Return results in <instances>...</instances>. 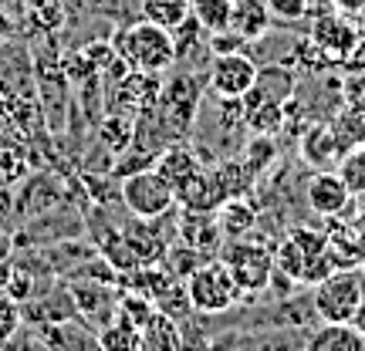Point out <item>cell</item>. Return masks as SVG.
<instances>
[{"label": "cell", "instance_id": "6da1fadb", "mask_svg": "<svg viewBox=\"0 0 365 351\" xmlns=\"http://www.w3.org/2000/svg\"><path fill=\"white\" fill-rule=\"evenodd\" d=\"M115 54L132 68V71H145V75H163L176 65V41L173 31L156 27L149 21H132V24L118 27L112 38Z\"/></svg>", "mask_w": 365, "mask_h": 351}, {"label": "cell", "instance_id": "7a4b0ae2", "mask_svg": "<svg viewBox=\"0 0 365 351\" xmlns=\"http://www.w3.org/2000/svg\"><path fill=\"white\" fill-rule=\"evenodd\" d=\"M274 267L284 271L294 284H318L331 271H339L331 247H328V234H314L308 226H294L284 236V243L274 257Z\"/></svg>", "mask_w": 365, "mask_h": 351}, {"label": "cell", "instance_id": "3957f363", "mask_svg": "<svg viewBox=\"0 0 365 351\" xmlns=\"http://www.w3.org/2000/svg\"><path fill=\"white\" fill-rule=\"evenodd\" d=\"M220 261L227 263V271H230V277L237 281L244 298H254V294L267 290L274 271H277V267H274V250L257 243V240H250V236L227 240Z\"/></svg>", "mask_w": 365, "mask_h": 351}, {"label": "cell", "instance_id": "277c9868", "mask_svg": "<svg viewBox=\"0 0 365 351\" xmlns=\"http://www.w3.org/2000/svg\"><path fill=\"white\" fill-rule=\"evenodd\" d=\"M362 284H359V271L355 267H339L331 271L325 281H318L312 290L314 314L325 325H352L355 311L362 308Z\"/></svg>", "mask_w": 365, "mask_h": 351}, {"label": "cell", "instance_id": "5b68a950", "mask_svg": "<svg viewBox=\"0 0 365 351\" xmlns=\"http://www.w3.org/2000/svg\"><path fill=\"white\" fill-rule=\"evenodd\" d=\"M186 298H190V308L200 314H223L230 311L244 294L230 277L227 263L217 257V261H203L186 277Z\"/></svg>", "mask_w": 365, "mask_h": 351}, {"label": "cell", "instance_id": "8992f818", "mask_svg": "<svg viewBox=\"0 0 365 351\" xmlns=\"http://www.w3.org/2000/svg\"><path fill=\"white\" fill-rule=\"evenodd\" d=\"M122 203L129 209L132 216L139 220H163L173 206H176V193L173 186L163 176H159L153 166L149 169H139V172H129L122 179Z\"/></svg>", "mask_w": 365, "mask_h": 351}, {"label": "cell", "instance_id": "52a82bcc", "mask_svg": "<svg viewBox=\"0 0 365 351\" xmlns=\"http://www.w3.org/2000/svg\"><path fill=\"white\" fill-rule=\"evenodd\" d=\"M257 61L247 51L234 54H217L210 65V88L217 98H244L250 85L257 81Z\"/></svg>", "mask_w": 365, "mask_h": 351}, {"label": "cell", "instance_id": "ba28073f", "mask_svg": "<svg viewBox=\"0 0 365 351\" xmlns=\"http://www.w3.org/2000/svg\"><path fill=\"white\" fill-rule=\"evenodd\" d=\"M298 95V78L294 71L284 65H264L257 68V81L250 85V91L240 98L244 112L250 108H261V105H284Z\"/></svg>", "mask_w": 365, "mask_h": 351}, {"label": "cell", "instance_id": "9c48e42d", "mask_svg": "<svg viewBox=\"0 0 365 351\" xmlns=\"http://www.w3.org/2000/svg\"><path fill=\"white\" fill-rule=\"evenodd\" d=\"M304 199H308L312 213L325 216V220H335L349 209L355 196L349 193V186L341 182V176L335 169H318L304 186Z\"/></svg>", "mask_w": 365, "mask_h": 351}, {"label": "cell", "instance_id": "30bf717a", "mask_svg": "<svg viewBox=\"0 0 365 351\" xmlns=\"http://www.w3.org/2000/svg\"><path fill=\"white\" fill-rule=\"evenodd\" d=\"M362 38V31L349 21V14H322L312 27V41L322 48V51L331 54V61H345V54L352 51L355 44Z\"/></svg>", "mask_w": 365, "mask_h": 351}, {"label": "cell", "instance_id": "8fae6325", "mask_svg": "<svg viewBox=\"0 0 365 351\" xmlns=\"http://www.w3.org/2000/svg\"><path fill=\"white\" fill-rule=\"evenodd\" d=\"M230 196L223 189L217 169H200L176 189V206L182 209H196V213H217Z\"/></svg>", "mask_w": 365, "mask_h": 351}, {"label": "cell", "instance_id": "7c38bea8", "mask_svg": "<svg viewBox=\"0 0 365 351\" xmlns=\"http://www.w3.org/2000/svg\"><path fill=\"white\" fill-rule=\"evenodd\" d=\"M298 149H301V159H304L312 169H331V166L349 152L345 142H339V129L328 125V122H314V125H308L304 135H301Z\"/></svg>", "mask_w": 365, "mask_h": 351}, {"label": "cell", "instance_id": "4fadbf2b", "mask_svg": "<svg viewBox=\"0 0 365 351\" xmlns=\"http://www.w3.org/2000/svg\"><path fill=\"white\" fill-rule=\"evenodd\" d=\"M122 240L129 243L132 257L139 261V267L145 263H159L166 257V236L156 230V220H139V216H132V223L122 230Z\"/></svg>", "mask_w": 365, "mask_h": 351}, {"label": "cell", "instance_id": "5bb4252c", "mask_svg": "<svg viewBox=\"0 0 365 351\" xmlns=\"http://www.w3.org/2000/svg\"><path fill=\"white\" fill-rule=\"evenodd\" d=\"M180 240L190 243L193 250H217L223 243L220 223H217V213H196V209H182L180 220Z\"/></svg>", "mask_w": 365, "mask_h": 351}, {"label": "cell", "instance_id": "9a60e30c", "mask_svg": "<svg viewBox=\"0 0 365 351\" xmlns=\"http://www.w3.org/2000/svg\"><path fill=\"white\" fill-rule=\"evenodd\" d=\"M271 11L267 0H234V17H230V31L247 41H261L271 31Z\"/></svg>", "mask_w": 365, "mask_h": 351}, {"label": "cell", "instance_id": "2e32d148", "mask_svg": "<svg viewBox=\"0 0 365 351\" xmlns=\"http://www.w3.org/2000/svg\"><path fill=\"white\" fill-rule=\"evenodd\" d=\"M153 169L163 176V179L173 186V193L180 189L182 182L190 179L193 172H200L203 166H200V159H196L193 149H186V145H170L166 152H159L156 162H153Z\"/></svg>", "mask_w": 365, "mask_h": 351}, {"label": "cell", "instance_id": "e0dca14e", "mask_svg": "<svg viewBox=\"0 0 365 351\" xmlns=\"http://www.w3.org/2000/svg\"><path fill=\"white\" fill-rule=\"evenodd\" d=\"M304 351H365V335L355 325H322L304 341Z\"/></svg>", "mask_w": 365, "mask_h": 351}, {"label": "cell", "instance_id": "ac0fdd59", "mask_svg": "<svg viewBox=\"0 0 365 351\" xmlns=\"http://www.w3.org/2000/svg\"><path fill=\"white\" fill-rule=\"evenodd\" d=\"M98 351H143V328L129 321L125 314L108 318L98 328Z\"/></svg>", "mask_w": 365, "mask_h": 351}, {"label": "cell", "instance_id": "d6986e66", "mask_svg": "<svg viewBox=\"0 0 365 351\" xmlns=\"http://www.w3.org/2000/svg\"><path fill=\"white\" fill-rule=\"evenodd\" d=\"M143 351H182L180 345V321L170 314L156 311L143 325Z\"/></svg>", "mask_w": 365, "mask_h": 351}, {"label": "cell", "instance_id": "ffe728a7", "mask_svg": "<svg viewBox=\"0 0 365 351\" xmlns=\"http://www.w3.org/2000/svg\"><path fill=\"white\" fill-rule=\"evenodd\" d=\"M217 223H220L223 240H240V236H247L250 230H254L257 213L250 209V203H244L240 196H234V199H227V203L217 209Z\"/></svg>", "mask_w": 365, "mask_h": 351}, {"label": "cell", "instance_id": "44dd1931", "mask_svg": "<svg viewBox=\"0 0 365 351\" xmlns=\"http://www.w3.org/2000/svg\"><path fill=\"white\" fill-rule=\"evenodd\" d=\"M139 17L156 27L176 31L190 17V0H139Z\"/></svg>", "mask_w": 365, "mask_h": 351}, {"label": "cell", "instance_id": "7402d4cb", "mask_svg": "<svg viewBox=\"0 0 365 351\" xmlns=\"http://www.w3.org/2000/svg\"><path fill=\"white\" fill-rule=\"evenodd\" d=\"M190 14L207 34H220V31H230L234 0H190Z\"/></svg>", "mask_w": 365, "mask_h": 351}, {"label": "cell", "instance_id": "603a6c76", "mask_svg": "<svg viewBox=\"0 0 365 351\" xmlns=\"http://www.w3.org/2000/svg\"><path fill=\"white\" fill-rule=\"evenodd\" d=\"M339 176L349 186L352 196L365 193V145H352L345 156L339 159Z\"/></svg>", "mask_w": 365, "mask_h": 351}, {"label": "cell", "instance_id": "cb8c5ba5", "mask_svg": "<svg viewBox=\"0 0 365 351\" xmlns=\"http://www.w3.org/2000/svg\"><path fill=\"white\" fill-rule=\"evenodd\" d=\"M274 162V135H254L244 152V166L250 169V176H261L267 166Z\"/></svg>", "mask_w": 365, "mask_h": 351}, {"label": "cell", "instance_id": "d4e9b609", "mask_svg": "<svg viewBox=\"0 0 365 351\" xmlns=\"http://www.w3.org/2000/svg\"><path fill=\"white\" fill-rule=\"evenodd\" d=\"M31 21L38 27H44V31H54V27H61V21H65V11H61L58 0H34Z\"/></svg>", "mask_w": 365, "mask_h": 351}, {"label": "cell", "instance_id": "484cf974", "mask_svg": "<svg viewBox=\"0 0 365 351\" xmlns=\"http://www.w3.org/2000/svg\"><path fill=\"white\" fill-rule=\"evenodd\" d=\"M341 102L349 108H365V68H355L341 81Z\"/></svg>", "mask_w": 365, "mask_h": 351}, {"label": "cell", "instance_id": "4316f807", "mask_svg": "<svg viewBox=\"0 0 365 351\" xmlns=\"http://www.w3.org/2000/svg\"><path fill=\"white\" fill-rule=\"evenodd\" d=\"M267 11L274 21H284V24H298L308 14V0H267Z\"/></svg>", "mask_w": 365, "mask_h": 351}, {"label": "cell", "instance_id": "83f0119b", "mask_svg": "<svg viewBox=\"0 0 365 351\" xmlns=\"http://www.w3.org/2000/svg\"><path fill=\"white\" fill-rule=\"evenodd\" d=\"M17 328H21V308H17V300L0 294V345H7L17 335Z\"/></svg>", "mask_w": 365, "mask_h": 351}, {"label": "cell", "instance_id": "f1b7e54d", "mask_svg": "<svg viewBox=\"0 0 365 351\" xmlns=\"http://www.w3.org/2000/svg\"><path fill=\"white\" fill-rule=\"evenodd\" d=\"M328 4H331V11L349 14V17H355V14L365 11V0H328Z\"/></svg>", "mask_w": 365, "mask_h": 351}, {"label": "cell", "instance_id": "f546056e", "mask_svg": "<svg viewBox=\"0 0 365 351\" xmlns=\"http://www.w3.org/2000/svg\"><path fill=\"white\" fill-rule=\"evenodd\" d=\"M11 34H14V21L4 11H0V41H7Z\"/></svg>", "mask_w": 365, "mask_h": 351}, {"label": "cell", "instance_id": "4dcf8cb0", "mask_svg": "<svg viewBox=\"0 0 365 351\" xmlns=\"http://www.w3.org/2000/svg\"><path fill=\"white\" fill-rule=\"evenodd\" d=\"M85 7H91V11H105V7H112L115 0H81Z\"/></svg>", "mask_w": 365, "mask_h": 351}, {"label": "cell", "instance_id": "1f68e13d", "mask_svg": "<svg viewBox=\"0 0 365 351\" xmlns=\"http://www.w3.org/2000/svg\"><path fill=\"white\" fill-rule=\"evenodd\" d=\"M352 325H355V328H359V331H362V335H365V300H362V308H359V311H355Z\"/></svg>", "mask_w": 365, "mask_h": 351}, {"label": "cell", "instance_id": "d6a6232c", "mask_svg": "<svg viewBox=\"0 0 365 351\" xmlns=\"http://www.w3.org/2000/svg\"><path fill=\"white\" fill-rule=\"evenodd\" d=\"M359 284H362V294H365V263L359 267Z\"/></svg>", "mask_w": 365, "mask_h": 351}, {"label": "cell", "instance_id": "836d02e7", "mask_svg": "<svg viewBox=\"0 0 365 351\" xmlns=\"http://www.w3.org/2000/svg\"><path fill=\"white\" fill-rule=\"evenodd\" d=\"M362 38H365V11H362Z\"/></svg>", "mask_w": 365, "mask_h": 351}, {"label": "cell", "instance_id": "e575fe53", "mask_svg": "<svg viewBox=\"0 0 365 351\" xmlns=\"http://www.w3.org/2000/svg\"><path fill=\"white\" fill-rule=\"evenodd\" d=\"M203 351H223V348H203Z\"/></svg>", "mask_w": 365, "mask_h": 351}]
</instances>
